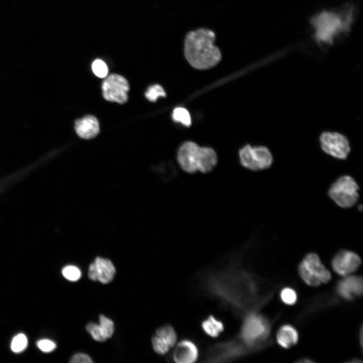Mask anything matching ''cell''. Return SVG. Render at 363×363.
<instances>
[{"instance_id": "30", "label": "cell", "mask_w": 363, "mask_h": 363, "mask_svg": "<svg viewBox=\"0 0 363 363\" xmlns=\"http://www.w3.org/2000/svg\"><path fill=\"white\" fill-rule=\"evenodd\" d=\"M92 362L90 357L83 353H78L74 354L70 360L71 363H91Z\"/></svg>"}, {"instance_id": "5", "label": "cell", "mask_w": 363, "mask_h": 363, "mask_svg": "<svg viewBox=\"0 0 363 363\" xmlns=\"http://www.w3.org/2000/svg\"><path fill=\"white\" fill-rule=\"evenodd\" d=\"M270 331L268 320L262 315L254 312L244 317L236 337L254 351L262 346Z\"/></svg>"}, {"instance_id": "10", "label": "cell", "mask_w": 363, "mask_h": 363, "mask_svg": "<svg viewBox=\"0 0 363 363\" xmlns=\"http://www.w3.org/2000/svg\"><path fill=\"white\" fill-rule=\"evenodd\" d=\"M322 151L327 154L338 159L347 158L351 150L347 137L338 132L325 131L319 138Z\"/></svg>"}, {"instance_id": "28", "label": "cell", "mask_w": 363, "mask_h": 363, "mask_svg": "<svg viewBox=\"0 0 363 363\" xmlns=\"http://www.w3.org/2000/svg\"><path fill=\"white\" fill-rule=\"evenodd\" d=\"M92 69L94 74L100 78H105L108 74V68L106 64L99 59H95L92 63Z\"/></svg>"}, {"instance_id": "1", "label": "cell", "mask_w": 363, "mask_h": 363, "mask_svg": "<svg viewBox=\"0 0 363 363\" xmlns=\"http://www.w3.org/2000/svg\"><path fill=\"white\" fill-rule=\"evenodd\" d=\"M230 258L223 267L204 273L200 286L222 306L244 317L263 303L261 290L257 278L242 267L238 256Z\"/></svg>"}, {"instance_id": "4", "label": "cell", "mask_w": 363, "mask_h": 363, "mask_svg": "<svg viewBox=\"0 0 363 363\" xmlns=\"http://www.w3.org/2000/svg\"><path fill=\"white\" fill-rule=\"evenodd\" d=\"M352 21L351 8L343 14L324 11L314 16L311 23L315 28V39L319 42L331 43L340 32L347 31Z\"/></svg>"}, {"instance_id": "15", "label": "cell", "mask_w": 363, "mask_h": 363, "mask_svg": "<svg viewBox=\"0 0 363 363\" xmlns=\"http://www.w3.org/2000/svg\"><path fill=\"white\" fill-rule=\"evenodd\" d=\"M172 354L173 361L176 363H193L199 355L198 347L190 339H183L177 342Z\"/></svg>"}, {"instance_id": "8", "label": "cell", "mask_w": 363, "mask_h": 363, "mask_svg": "<svg viewBox=\"0 0 363 363\" xmlns=\"http://www.w3.org/2000/svg\"><path fill=\"white\" fill-rule=\"evenodd\" d=\"M298 272L304 282L311 286H318L331 279L330 272L315 253H309L305 256L298 266Z\"/></svg>"}, {"instance_id": "24", "label": "cell", "mask_w": 363, "mask_h": 363, "mask_svg": "<svg viewBox=\"0 0 363 363\" xmlns=\"http://www.w3.org/2000/svg\"><path fill=\"white\" fill-rule=\"evenodd\" d=\"M145 97L152 102H155L159 97H165L166 93L163 88L158 84L150 86L145 92Z\"/></svg>"}, {"instance_id": "19", "label": "cell", "mask_w": 363, "mask_h": 363, "mask_svg": "<svg viewBox=\"0 0 363 363\" xmlns=\"http://www.w3.org/2000/svg\"><path fill=\"white\" fill-rule=\"evenodd\" d=\"M297 331L290 325H285L280 328L277 335V343L285 348H288L295 344L298 341Z\"/></svg>"}, {"instance_id": "18", "label": "cell", "mask_w": 363, "mask_h": 363, "mask_svg": "<svg viewBox=\"0 0 363 363\" xmlns=\"http://www.w3.org/2000/svg\"><path fill=\"white\" fill-rule=\"evenodd\" d=\"M200 327L205 334L211 338L218 337L225 329L222 320L211 314L202 320Z\"/></svg>"}, {"instance_id": "6", "label": "cell", "mask_w": 363, "mask_h": 363, "mask_svg": "<svg viewBox=\"0 0 363 363\" xmlns=\"http://www.w3.org/2000/svg\"><path fill=\"white\" fill-rule=\"evenodd\" d=\"M253 351L236 337L211 345L208 348L205 362H221L233 361Z\"/></svg>"}, {"instance_id": "17", "label": "cell", "mask_w": 363, "mask_h": 363, "mask_svg": "<svg viewBox=\"0 0 363 363\" xmlns=\"http://www.w3.org/2000/svg\"><path fill=\"white\" fill-rule=\"evenodd\" d=\"M75 129L80 137L90 139L95 137L98 134L99 124L95 116L88 115L76 120Z\"/></svg>"}, {"instance_id": "16", "label": "cell", "mask_w": 363, "mask_h": 363, "mask_svg": "<svg viewBox=\"0 0 363 363\" xmlns=\"http://www.w3.org/2000/svg\"><path fill=\"white\" fill-rule=\"evenodd\" d=\"M362 278L357 276H349L340 280L336 290L338 294L347 300H351L362 293Z\"/></svg>"}, {"instance_id": "21", "label": "cell", "mask_w": 363, "mask_h": 363, "mask_svg": "<svg viewBox=\"0 0 363 363\" xmlns=\"http://www.w3.org/2000/svg\"><path fill=\"white\" fill-rule=\"evenodd\" d=\"M172 117L175 122H179L186 126H190L191 124L190 113L185 108H175L173 111Z\"/></svg>"}, {"instance_id": "25", "label": "cell", "mask_w": 363, "mask_h": 363, "mask_svg": "<svg viewBox=\"0 0 363 363\" xmlns=\"http://www.w3.org/2000/svg\"><path fill=\"white\" fill-rule=\"evenodd\" d=\"M62 272L64 277L71 281H76L81 276L80 270L77 267L73 265L65 266L62 269Z\"/></svg>"}, {"instance_id": "27", "label": "cell", "mask_w": 363, "mask_h": 363, "mask_svg": "<svg viewBox=\"0 0 363 363\" xmlns=\"http://www.w3.org/2000/svg\"><path fill=\"white\" fill-rule=\"evenodd\" d=\"M282 301L286 305H292L297 300V294L295 290L290 287L284 288L280 292Z\"/></svg>"}, {"instance_id": "26", "label": "cell", "mask_w": 363, "mask_h": 363, "mask_svg": "<svg viewBox=\"0 0 363 363\" xmlns=\"http://www.w3.org/2000/svg\"><path fill=\"white\" fill-rule=\"evenodd\" d=\"M99 326L107 338H110L114 331V324L112 320L101 315L99 316Z\"/></svg>"}, {"instance_id": "12", "label": "cell", "mask_w": 363, "mask_h": 363, "mask_svg": "<svg viewBox=\"0 0 363 363\" xmlns=\"http://www.w3.org/2000/svg\"><path fill=\"white\" fill-rule=\"evenodd\" d=\"M177 334L174 327L164 325L158 328L152 338V345L154 351L159 355H164L177 343Z\"/></svg>"}, {"instance_id": "3", "label": "cell", "mask_w": 363, "mask_h": 363, "mask_svg": "<svg viewBox=\"0 0 363 363\" xmlns=\"http://www.w3.org/2000/svg\"><path fill=\"white\" fill-rule=\"evenodd\" d=\"M176 159L180 168L188 173L199 171L203 173L211 171L217 163L215 151L209 147H200L193 142H186L179 148Z\"/></svg>"}, {"instance_id": "20", "label": "cell", "mask_w": 363, "mask_h": 363, "mask_svg": "<svg viewBox=\"0 0 363 363\" xmlns=\"http://www.w3.org/2000/svg\"><path fill=\"white\" fill-rule=\"evenodd\" d=\"M159 176L165 182H170L177 175V171L175 167L171 164H164L157 169Z\"/></svg>"}, {"instance_id": "31", "label": "cell", "mask_w": 363, "mask_h": 363, "mask_svg": "<svg viewBox=\"0 0 363 363\" xmlns=\"http://www.w3.org/2000/svg\"><path fill=\"white\" fill-rule=\"evenodd\" d=\"M299 362H312L313 361L308 358H304L302 360L299 361Z\"/></svg>"}, {"instance_id": "14", "label": "cell", "mask_w": 363, "mask_h": 363, "mask_svg": "<svg viewBox=\"0 0 363 363\" xmlns=\"http://www.w3.org/2000/svg\"><path fill=\"white\" fill-rule=\"evenodd\" d=\"M115 274V269L112 263L109 260L101 257H97L89 267V278L103 284L110 283Z\"/></svg>"}, {"instance_id": "22", "label": "cell", "mask_w": 363, "mask_h": 363, "mask_svg": "<svg viewBox=\"0 0 363 363\" xmlns=\"http://www.w3.org/2000/svg\"><path fill=\"white\" fill-rule=\"evenodd\" d=\"M28 345V339L23 333L16 335L12 339L11 349L15 353H20L24 351Z\"/></svg>"}, {"instance_id": "29", "label": "cell", "mask_w": 363, "mask_h": 363, "mask_svg": "<svg viewBox=\"0 0 363 363\" xmlns=\"http://www.w3.org/2000/svg\"><path fill=\"white\" fill-rule=\"evenodd\" d=\"M37 347L44 352H50L56 348L55 343L52 340L44 339L37 341Z\"/></svg>"}, {"instance_id": "2", "label": "cell", "mask_w": 363, "mask_h": 363, "mask_svg": "<svg viewBox=\"0 0 363 363\" xmlns=\"http://www.w3.org/2000/svg\"><path fill=\"white\" fill-rule=\"evenodd\" d=\"M215 38L214 33L207 29H199L187 34L184 53L193 67L200 70L210 69L220 62L221 54L214 45Z\"/></svg>"}, {"instance_id": "9", "label": "cell", "mask_w": 363, "mask_h": 363, "mask_svg": "<svg viewBox=\"0 0 363 363\" xmlns=\"http://www.w3.org/2000/svg\"><path fill=\"white\" fill-rule=\"evenodd\" d=\"M238 154L241 165L252 171L267 169L273 162L272 153L264 146L247 145L239 150Z\"/></svg>"}, {"instance_id": "11", "label": "cell", "mask_w": 363, "mask_h": 363, "mask_svg": "<svg viewBox=\"0 0 363 363\" xmlns=\"http://www.w3.org/2000/svg\"><path fill=\"white\" fill-rule=\"evenodd\" d=\"M102 84L103 97L107 101L120 104L128 101L129 85L124 77L112 74L106 77Z\"/></svg>"}, {"instance_id": "7", "label": "cell", "mask_w": 363, "mask_h": 363, "mask_svg": "<svg viewBox=\"0 0 363 363\" xmlns=\"http://www.w3.org/2000/svg\"><path fill=\"white\" fill-rule=\"evenodd\" d=\"M358 185L353 178L347 175L340 176L330 186L329 197L339 207L350 208L357 202Z\"/></svg>"}, {"instance_id": "13", "label": "cell", "mask_w": 363, "mask_h": 363, "mask_svg": "<svg viewBox=\"0 0 363 363\" xmlns=\"http://www.w3.org/2000/svg\"><path fill=\"white\" fill-rule=\"evenodd\" d=\"M361 262L360 257L355 253L348 250H341L333 258L332 266L338 274L346 276L356 271Z\"/></svg>"}, {"instance_id": "23", "label": "cell", "mask_w": 363, "mask_h": 363, "mask_svg": "<svg viewBox=\"0 0 363 363\" xmlns=\"http://www.w3.org/2000/svg\"><path fill=\"white\" fill-rule=\"evenodd\" d=\"M86 329L96 341L103 342L107 339L99 324L89 323L87 325Z\"/></svg>"}]
</instances>
